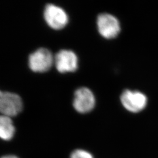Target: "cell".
Returning a JSON list of instances; mask_svg holds the SVG:
<instances>
[{"label": "cell", "instance_id": "cell-1", "mask_svg": "<svg viewBox=\"0 0 158 158\" xmlns=\"http://www.w3.org/2000/svg\"><path fill=\"white\" fill-rule=\"evenodd\" d=\"M54 62L51 51L46 48H40L29 57V67L32 71L44 73L48 71Z\"/></svg>", "mask_w": 158, "mask_h": 158}, {"label": "cell", "instance_id": "cell-2", "mask_svg": "<svg viewBox=\"0 0 158 158\" xmlns=\"http://www.w3.org/2000/svg\"><path fill=\"white\" fill-rule=\"evenodd\" d=\"M23 101L15 93L1 91L0 93V111L3 115L9 117L16 116L22 111Z\"/></svg>", "mask_w": 158, "mask_h": 158}, {"label": "cell", "instance_id": "cell-3", "mask_svg": "<svg viewBox=\"0 0 158 158\" xmlns=\"http://www.w3.org/2000/svg\"><path fill=\"white\" fill-rule=\"evenodd\" d=\"M97 28L100 34L106 39H113L120 32V24L117 18L110 14L99 15L97 20Z\"/></svg>", "mask_w": 158, "mask_h": 158}, {"label": "cell", "instance_id": "cell-4", "mask_svg": "<svg viewBox=\"0 0 158 158\" xmlns=\"http://www.w3.org/2000/svg\"><path fill=\"white\" fill-rule=\"evenodd\" d=\"M44 18L48 25L54 29H61L68 24V14L61 7L48 4L44 10Z\"/></svg>", "mask_w": 158, "mask_h": 158}, {"label": "cell", "instance_id": "cell-5", "mask_svg": "<svg viewBox=\"0 0 158 158\" xmlns=\"http://www.w3.org/2000/svg\"><path fill=\"white\" fill-rule=\"evenodd\" d=\"M120 99L124 107L132 113H138L147 106V97L137 91L126 90L121 94Z\"/></svg>", "mask_w": 158, "mask_h": 158}, {"label": "cell", "instance_id": "cell-6", "mask_svg": "<svg viewBox=\"0 0 158 158\" xmlns=\"http://www.w3.org/2000/svg\"><path fill=\"white\" fill-rule=\"evenodd\" d=\"M95 102L94 96L89 89L81 87L76 91L73 105L78 113H89L94 107Z\"/></svg>", "mask_w": 158, "mask_h": 158}, {"label": "cell", "instance_id": "cell-7", "mask_svg": "<svg viewBox=\"0 0 158 158\" xmlns=\"http://www.w3.org/2000/svg\"><path fill=\"white\" fill-rule=\"evenodd\" d=\"M57 70L60 73L73 72L78 67V59L75 53L70 50H61L54 58Z\"/></svg>", "mask_w": 158, "mask_h": 158}, {"label": "cell", "instance_id": "cell-8", "mask_svg": "<svg viewBox=\"0 0 158 158\" xmlns=\"http://www.w3.org/2000/svg\"><path fill=\"white\" fill-rule=\"evenodd\" d=\"M15 134V127L11 117L2 115L0 118V136L4 141L11 140Z\"/></svg>", "mask_w": 158, "mask_h": 158}, {"label": "cell", "instance_id": "cell-9", "mask_svg": "<svg viewBox=\"0 0 158 158\" xmlns=\"http://www.w3.org/2000/svg\"><path fill=\"white\" fill-rule=\"evenodd\" d=\"M70 158H94L90 153L83 150L77 149L72 153Z\"/></svg>", "mask_w": 158, "mask_h": 158}, {"label": "cell", "instance_id": "cell-10", "mask_svg": "<svg viewBox=\"0 0 158 158\" xmlns=\"http://www.w3.org/2000/svg\"><path fill=\"white\" fill-rule=\"evenodd\" d=\"M1 158H18L15 155H6V156H4L3 157Z\"/></svg>", "mask_w": 158, "mask_h": 158}]
</instances>
